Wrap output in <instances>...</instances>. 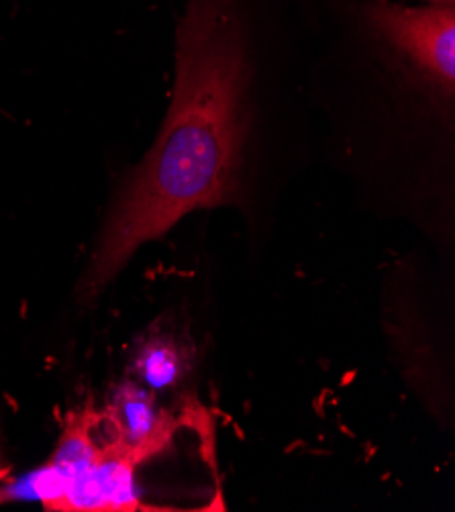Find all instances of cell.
I'll list each match as a JSON object with an SVG mask.
<instances>
[{
  "label": "cell",
  "mask_w": 455,
  "mask_h": 512,
  "mask_svg": "<svg viewBox=\"0 0 455 512\" xmlns=\"http://www.w3.org/2000/svg\"><path fill=\"white\" fill-rule=\"evenodd\" d=\"M135 376L151 390H166L186 372V355L172 335H154L141 343L133 357Z\"/></svg>",
  "instance_id": "cell-4"
},
{
  "label": "cell",
  "mask_w": 455,
  "mask_h": 512,
  "mask_svg": "<svg viewBox=\"0 0 455 512\" xmlns=\"http://www.w3.org/2000/svg\"><path fill=\"white\" fill-rule=\"evenodd\" d=\"M111 433L125 445L154 457L162 453L178 423L164 411H160L154 394L141 388L137 382H123L117 386L103 411Z\"/></svg>",
  "instance_id": "cell-3"
},
{
  "label": "cell",
  "mask_w": 455,
  "mask_h": 512,
  "mask_svg": "<svg viewBox=\"0 0 455 512\" xmlns=\"http://www.w3.org/2000/svg\"><path fill=\"white\" fill-rule=\"evenodd\" d=\"M264 0H186L164 127L119 186L80 280L94 300L133 253L198 209L241 198L251 129L254 33Z\"/></svg>",
  "instance_id": "cell-1"
},
{
  "label": "cell",
  "mask_w": 455,
  "mask_h": 512,
  "mask_svg": "<svg viewBox=\"0 0 455 512\" xmlns=\"http://www.w3.org/2000/svg\"><path fill=\"white\" fill-rule=\"evenodd\" d=\"M145 459V453L121 443L103 411L88 402L66 419L49 462L0 488V500H39L47 510L68 512L147 510L135 490V470Z\"/></svg>",
  "instance_id": "cell-2"
}]
</instances>
